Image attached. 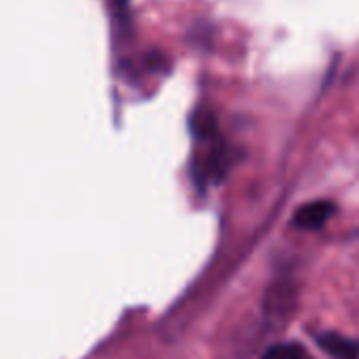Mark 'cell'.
<instances>
[{
    "instance_id": "1",
    "label": "cell",
    "mask_w": 359,
    "mask_h": 359,
    "mask_svg": "<svg viewBox=\"0 0 359 359\" xmlns=\"http://www.w3.org/2000/svg\"><path fill=\"white\" fill-rule=\"evenodd\" d=\"M334 212H337V206L330 200H316V202L301 206L297 210L292 223H294V227H299L303 231H316V229H322L332 219Z\"/></svg>"
},
{
    "instance_id": "2",
    "label": "cell",
    "mask_w": 359,
    "mask_h": 359,
    "mask_svg": "<svg viewBox=\"0 0 359 359\" xmlns=\"http://www.w3.org/2000/svg\"><path fill=\"white\" fill-rule=\"evenodd\" d=\"M189 128L194 137L202 143H215L219 141V122L212 109L198 107L189 118Z\"/></svg>"
},
{
    "instance_id": "3",
    "label": "cell",
    "mask_w": 359,
    "mask_h": 359,
    "mask_svg": "<svg viewBox=\"0 0 359 359\" xmlns=\"http://www.w3.org/2000/svg\"><path fill=\"white\" fill-rule=\"evenodd\" d=\"M320 347L330 353L332 358L337 359H358L359 358V345L351 339H345L337 332H328V334H322L318 339Z\"/></svg>"
},
{
    "instance_id": "4",
    "label": "cell",
    "mask_w": 359,
    "mask_h": 359,
    "mask_svg": "<svg viewBox=\"0 0 359 359\" xmlns=\"http://www.w3.org/2000/svg\"><path fill=\"white\" fill-rule=\"evenodd\" d=\"M263 359H311V355L301 345L286 343V345H276V347L267 349Z\"/></svg>"
}]
</instances>
